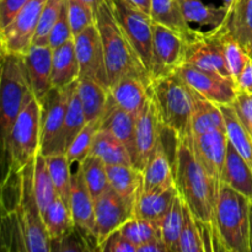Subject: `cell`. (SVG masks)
<instances>
[{"instance_id": "cell-41", "label": "cell", "mask_w": 252, "mask_h": 252, "mask_svg": "<svg viewBox=\"0 0 252 252\" xmlns=\"http://www.w3.org/2000/svg\"><path fill=\"white\" fill-rule=\"evenodd\" d=\"M221 46H223L224 57L230 71L231 79L235 81L240 76L241 71L245 68L246 63L251 58L250 54L245 51L243 46L234 38L226 29L225 24L221 25Z\"/></svg>"}, {"instance_id": "cell-44", "label": "cell", "mask_w": 252, "mask_h": 252, "mask_svg": "<svg viewBox=\"0 0 252 252\" xmlns=\"http://www.w3.org/2000/svg\"><path fill=\"white\" fill-rule=\"evenodd\" d=\"M184 228L180 235L176 252H204L198 221L184 204Z\"/></svg>"}, {"instance_id": "cell-20", "label": "cell", "mask_w": 252, "mask_h": 252, "mask_svg": "<svg viewBox=\"0 0 252 252\" xmlns=\"http://www.w3.org/2000/svg\"><path fill=\"white\" fill-rule=\"evenodd\" d=\"M69 208L73 216L74 224L76 228L85 231L89 235L94 236L95 230V207L94 198L84 181L83 174L78 167L71 175L70 198H69Z\"/></svg>"}, {"instance_id": "cell-3", "label": "cell", "mask_w": 252, "mask_h": 252, "mask_svg": "<svg viewBox=\"0 0 252 252\" xmlns=\"http://www.w3.org/2000/svg\"><path fill=\"white\" fill-rule=\"evenodd\" d=\"M150 88L165 129L170 130L176 139L192 135L191 118L196 93L176 71L152 80Z\"/></svg>"}, {"instance_id": "cell-35", "label": "cell", "mask_w": 252, "mask_h": 252, "mask_svg": "<svg viewBox=\"0 0 252 252\" xmlns=\"http://www.w3.org/2000/svg\"><path fill=\"white\" fill-rule=\"evenodd\" d=\"M32 189L34 198L41 213L56 199L57 192L47 166L46 158L38 154L33 160V172H32Z\"/></svg>"}, {"instance_id": "cell-62", "label": "cell", "mask_w": 252, "mask_h": 252, "mask_svg": "<svg viewBox=\"0 0 252 252\" xmlns=\"http://www.w3.org/2000/svg\"><path fill=\"white\" fill-rule=\"evenodd\" d=\"M97 252H100V251H98V246H97Z\"/></svg>"}, {"instance_id": "cell-56", "label": "cell", "mask_w": 252, "mask_h": 252, "mask_svg": "<svg viewBox=\"0 0 252 252\" xmlns=\"http://www.w3.org/2000/svg\"><path fill=\"white\" fill-rule=\"evenodd\" d=\"M132 5L142 10L143 12L149 15L150 14V6H152V0H128Z\"/></svg>"}, {"instance_id": "cell-40", "label": "cell", "mask_w": 252, "mask_h": 252, "mask_svg": "<svg viewBox=\"0 0 252 252\" xmlns=\"http://www.w3.org/2000/svg\"><path fill=\"white\" fill-rule=\"evenodd\" d=\"M48 166L49 174H51L52 181H53L54 189H56L57 196L63 199L69 206V198H70V185H71V172L68 158L65 154H56L44 157Z\"/></svg>"}, {"instance_id": "cell-33", "label": "cell", "mask_w": 252, "mask_h": 252, "mask_svg": "<svg viewBox=\"0 0 252 252\" xmlns=\"http://www.w3.org/2000/svg\"><path fill=\"white\" fill-rule=\"evenodd\" d=\"M220 108L225 121V129L229 142L233 144L239 155L245 160L246 164L252 170V135L241 125L231 105L220 106Z\"/></svg>"}, {"instance_id": "cell-60", "label": "cell", "mask_w": 252, "mask_h": 252, "mask_svg": "<svg viewBox=\"0 0 252 252\" xmlns=\"http://www.w3.org/2000/svg\"><path fill=\"white\" fill-rule=\"evenodd\" d=\"M1 61H2V52L0 51V70H1Z\"/></svg>"}, {"instance_id": "cell-23", "label": "cell", "mask_w": 252, "mask_h": 252, "mask_svg": "<svg viewBox=\"0 0 252 252\" xmlns=\"http://www.w3.org/2000/svg\"><path fill=\"white\" fill-rule=\"evenodd\" d=\"M78 57L74 38L53 49L52 53V88L65 89L79 80Z\"/></svg>"}, {"instance_id": "cell-42", "label": "cell", "mask_w": 252, "mask_h": 252, "mask_svg": "<svg viewBox=\"0 0 252 252\" xmlns=\"http://www.w3.org/2000/svg\"><path fill=\"white\" fill-rule=\"evenodd\" d=\"M52 252H97V243L94 236L75 226L63 238L52 240Z\"/></svg>"}, {"instance_id": "cell-7", "label": "cell", "mask_w": 252, "mask_h": 252, "mask_svg": "<svg viewBox=\"0 0 252 252\" xmlns=\"http://www.w3.org/2000/svg\"><path fill=\"white\" fill-rule=\"evenodd\" d=\"M33 161L17 174L19 191L15 204L27 252H52V239L44 226L32 189Z\"/></svg>"}, {"instance_id": "cell-10", "label": "cell", "mask_w": 252, "mask_h": 252, "mask_svg": "<svg viewBox=\"0 0 252 252\" xmlns=\"http://www.w3.org/2000/svg\"><path fill=\"white\" fill-rule=\"evenodd\" d=\"M181 64L218 73L231 79L221 46V26L207 32L197 31L193 37L185 41Z\"/></svg>"}, {"instance_id": "cell-46", "label": "cell", "mask_w": 252, "mask_h": 252, "mask_svg": "<svg viewBox=\"0 0 252 252\" xmlns=\"http://www.w3.org/2000/svg\"><path fill=\"white\" fill-rule=\"evenodd\" d=\"M68 17L74 36L96 24L95 11L81 0H66Z\"/></svg>"}, {"instance_id": "cell-50", "label": "cell", "mask_w": 252, "mask_h": 252, "mask_svg": "<svg viewBox=\"0 0 252 252\" xmlns=\"http://www.w3.org/2000/svg\"><path fill=\"white\" fill-rule=\"evenodd\" d=\"M201 230L202 240H203L204 252H231L228 246L221 240L220 235L217 231L213 223H201L198 221Z\"/></svg>"}, {"instance_id": "cell-13", "label": "cell", "mask_w": 252, "mask_h": 252, "mask_svg": "<svg viewBox=\"0 0 252 252\" xmlns=\"http://www.w3.org/2000/svg\"><path fill=\"white\" fill-rule=\"evenodd\" d=\"M74 46L80 68L79 79H90L110 89L102 42L96 24L74 36Z\"/></svg>"}, {"instance_id": "cell-24", "label": "cell", "mask_w": 252, "mask_h": 252, "mask_svg": "<svg viewBox=\"0 0 252 252\" xmlns=\"http://www.w3.org/2000/svg\"><path fill=\"white\" fill-rule=\"evenodd\" d=\"M110 187L134 209L135 199L143 189V172L134 165H108Z\"/></svg>"}, {"instance_id": "cell-5", "label": "cell", "mask_w": 252, "mask_h": 252, "mask_svg": "<svg viewBox=\"0 0 252 252\" xmlns=\"http://www.w3.org/2000/svg\"><path fill=\"white\" fill-rule=\"evenodd\" d=\"M33 97L22 56L2 54L0 70V137L4 145L17 115Z\"/></svg>"}, {"instance_id": "cell-16", "label": "cell", "mask_w": 252, "mask_h": 252, "mask_svg": "<svg viewBox=\"0 0 252 252\" xmlns=\"http://www.w3.org/2000/svg\"><path fill=\"white\" fill-rule=\"evenodd\" d=\"M95 207V238L97 246L111 234L117 231L134 214V209L112 189H108L94 201Z\"/></svg>"}, {"instance_id": "cell-43", "label": "cell", "mask_w": 252, "mask_h": 252, "mask_svg": "<svg viewBox=\"0 0 252 252\" xmlns=\"http://www.w3.org/2000/svg\"><path fill=\"white\" fill-rule=\"evenodd\" d=\"M98 129H100V122L86 123L85 127L74 138V140L66 149L65 155L68 158L69 164L73 165L74 162L80 164L90 155L94 138H95V134Z\"/></svg>"}, {"instance_id": "cell-18", "label": "cell", "mask_w": 252, "mask_h": 252, "mask_svg": "<svg viewBox=\"0 0 252 252\" xmlns=\"http://www.w3.org/2000/svg\"><path fill=\"white\" fill-rule=\"evenodd\" d=\"M52 53L53 49L48 44H32L22 56L32 93L38 101L43 100L52 89Z\"/></svg>"}, {"instance_id": "cell-52", "label": "cell", "mask_w": 252, "mask_h": 252, "mask_svg": "<svg viewBox=\"0 0 252 252\" xmlns=\"http://www.w3.org/2000/svg\"><path fill=\"white\" fill-rule=\"evenodd\" d=\"M30 0H0V31L14 20Z\"/></svg>"}, {"instance_id": "cell-36", "label": "cell", "mask_w": 252, "mask_h": 252, "mask_svg": "<svg viewBox=\"0 0 252 252\" xmlns=\"http://www.w3.org/2000/svg\"><path fill=\"white\" fill-rule=\"evenodd\" d=\"M184 202L177 193L170 209L159 223L160 238L170 252H176L180 235L184 228Z\"/></svg>"}, {"instance_id": "cell-17", "label": "cell", "mask_w": 252, "mask_h": 252, "mask_svg": "<svg viewBox=\"0 0 252 252\" xmlns=\"http://www.w3.org/2000/svg\"><path fill=\"white\" fill-rule=\"evenodd\" d=\"M228 145L229 139L226 132L216 130L206 134L192 135V149L197 160L219 187L223 185Z\"/></svg>"}, {"instance_id": "cell-48", "label": "cell", "mask_w": 252, "mask_h": 252, "mask_svg": "<svg viewBox=\"0 0 252 252\" xmlns=\"http://www.w3.org/2000/svg\"><path fill=\"white\" fill-rule=\"evenodd\" d=\"M6 243L7 252H27L24 235H22L21 226H20V221L19 218H17L15 207L12 209H10L9 214H7Z\"/></svg>"}, {"instance_id": "cell-11", "label": "cell", "mask_w": 252, "mask_h": 252, "mask_svg": "<svg viewBox=\"0 0 252 252\" xmlns=\"http://www.w3.org/2000/svg\"><path fill=\"white\" fill-rule=\"evenodd\" d=\"M46 1L30 0L14 20L0 31V48L2 54L24 56L29 51Z\"/></svg>"}, {"instance_id": "cell-26", "label": "cell", "mask_w": 252, "mask_h": 252, "mask_svg": "<svg viewBox=\"0 0 252 252\" xmlns=\"http://www.w3.org/2000/svg\"><path fill=\"white\" fill-rule=\"evenodd\" d=\"M150 19L154 24L169 27L184 37L185 41L194 36L197 30L189 27L180 7L179 0H152Z\"/></svg>"}, {"instance_id": "cell-37", "label": "cell", "mask_w": 252, "mask_h": 252, "mask_svg": "<svg viewBox=\"0 0 252 252\" xmlns=\"http://www.w3.org/2000/svg\"><path fill=\"white\" fill-rule=\"evenodd\" d=\"M79 169L83 174L84 181H85L94 201L110 189L106 165L97 157L89 155L84 161L79 164Z\"/></svg>"}, {"instance_id": "cell-28", "label": "cell", "mask_w": 252, "mask_h": 252, "mask_svg": "<svg viewBox=\"0 0 252 252\" xmlns=\"http://www.w3.org/2000/svg\"><path fill=\"white\" fill-rule=\"evenodd\" d=\"M76 90L86 122H100L107 106L108 89L90 79H79Z\"/></svg>"}, {"instance_id": "cell-54", "label": "cell", "mask_w": 252, "mask_h": 252, "mask_svg": "<svg viewBox=\"0 0 252 252\" xmlns=\"http://www.w3.org/2000/svg\"><path fill=\"white\" fill-rule=\"evenodd\" d=\"M10 209H6L0 202V252H7L6 221Z\"/></svg>"}, {"instance_id": "cell-27", "label": "cell", "mask_w": 252, "mask_h": 252, "mask_svg": "<svg viewBox=\"0 0 252 252\" xmlns=\"http://www.w3.org/2000/svg\"><path fill=\"white\" fill-rule=\"evenodd\" d=\"M223 184L228 185L252 202V170L230 142L226 153Z\"/></svg>"}, {"instance_id": "cell-32", "label": "cell", "mask_w": 252, "mask_h": 252, "mask_svg": "<svg viewBox=\"0 0 252 252\" xmlns=\"http://www.w3.org/2000/svg\"><path fill=\"white\" fill-rule=\"evenodd\" d=\"M179 4L189 24H198L216 29L221 26L228 19L229 10L225 6L217 7L204 4L202 0H179Z\"/></svg>"}, {"instance_id": "cell-57", "label": "cell", "mask_w": 252, "mask_h": 252, "mask_svg": "<svg viewBox=\"0 0 252 252\" xmlns=\"http://www.w3.org/2000/svg\"><path fill=\"white\" fill-rule=\"evenodd\" d=\"M81 1L85 2L86 5H89V6H90L91 9H93L94 11H95V15H96L97 10L100 9V7L102 6V5L105 4V2L107 1V0H81Z\"/></svg>"}, {"instance_id": "cell-6", "label": "cell", "mask_w": 252, "mask_h": 252, "mask_svg": "<svg viewBox=\"0 0 252 252\" xmlns=\"http://www.w3.org/2000/svg\"><path fill=\"white\" fill-rule=\"evenodd\" d=\"M41 148V103L36 97L25 105L12 123L4 149L10 159V167L19 174L39 154Z\"/></svg>"}, {"instance_id": "cell-2", "label": "cell", "mask_w": 252, "mask_h": 252, "mask_svg": "<svg viewBox=\"0 0 252 252\" xmlns=\"http://www.w3.org/2000/svg\"><path fill=\"white\" fill-rule=\"evenodd\" d=\"M110 86L125 76H137L152 84L149 73L116 20L110 0L96 12Z\"/></svg>"}, {"instance_id": "cell-22", "label": "cell", "mask_w": 252, "mask_h": 252, "mask_svg": "<svg viewBox=\"0 0 252 252\" xmlns=\"http://www.w3.org/2000/svg\"><path fill=\"white\" fill-rule=\"evenodd\" d=\"M143 172V191L152 192L171 189L175 186V175L172 161L165 149L164 142L159 143L157 149L148 160Z\"/></svg>"}, {"instance_id": "cell-38", "label": "cell", "mask_w": 252, "mask_h": 252, "mask_svg": "<svg viewBox=\"0 0 252 252\" xmlns=\"http://www.w3.org/2000/svg\"><path fill=\"white\" fill-rule=\"evenodd\" d=\"M78 81L70 85V94H69L68 106H66L65 120H64V130H63V139L65 152L70 143L73 142L74 138L81 132L86 126V118L84 115L83 106H81L80 98H79L78 90H76Z\"/></svg>"}, {"instance_id": "cell-63", "label": "cell", "mask_w": 252, "mask_h": 252, "mask_svg": "<svg viewBox=\"0 0 252 252\" xmlns=\"http://www.w3.org/2000/svg\"><path fill=\"white\" fill-rule=\"evenodd\" d=\"M0 51H1V48H0Z\"/></svg>"}, {"instance_id": "cell-61", "label": "cell", "mask_w": 252, "mask_h": 252, "mask_svg": "<svg viewBox=\"0 0 252 252\" xmlns=\"http://www.w3.org/2000/svg\"><path fill=\"white\" fill-rule=\"evenodd\" d=\"M250 208H251V211H252V202L250 203Z\"/></svg>"}, {"instance_id": "cell-59", "label": "cell", "mask_w": 252, "mask_h": 252, "mask_svg": "<svg viewBox=\"0 0 252 252\" xmlns=\"http://www.w3.org/2000/svg\"><path fill=\"white\" fill-rule=\"evenodd\" d=\"M250 252H252V211L250 208Z\"/></svg>"}, {"instance_id": "cell-39", "label": "cell", "mask_w": 252, "mask_h": 252, "mask_svg": "<svg viewBox=\"0 0 252 252\" xmlns=\"http://www.w3.org/2000/svg\"><path fill=\"white\" fill-rule=\"evenodd\" d=\"M117 231L137 248L161 239L159 224L138 217H132L128 219Z\"/></svg>"}, {"instance_id": "cell-47", "label": "cell", "mask_w": 252, "mask_h": 252, "mask_svg": "<svg viewBox=\"0 0 252 252\" xmlns=\"http://www.w3.org/2000/svg\"><path fill=\"white\" fill-rule=\"evenodd\" d=\"M74 38L73 31H71L70 22H69L68 17V5L64 4L63 9H62L61 15H59L58 20L56 21V24L52 27L51 32H49L48 36V46L52 49L58 48L62 44L66 43L68 41Z\"/></svg>"}, {"instance_id": "cell-8", "label": "cell", "mask_w": 252, "mask_h": 252, "mask_svg": "<svg viewBox=\"0 0 252 252\" xmlns=\"http://www.w3.org/2000/svg\"><path fill=\"white\" fill-rule=\"evenodd\" d=\"M70 85L65 89L52 88L41 103V148L43 157L65 154L63 130Z\"/></svg>"}, {"instance_id": "cell-1", "label": "cell", "mask_w": 252, "mask_h": 252, "mask_svg": "<svg viewBox=\"0 0 252 252\" xmlns=\"http://www.w3.org/2000/svg\"><path fill=\"white\" fill-rule=\"evenodd\" d=\"M175 186L185 206L197 221L213 223L219 186L197 160L192 149V135L175 138Z\"/></svg>"}, {"instance_id": "cell-51", "label": "cell", "mask_w": 252, "mask_h": 252, "mask_svg": "<svg viewBox=\"0 0 252 252\" xmlns=\"http://www.w3.org/2000/svg\"><path fill=\"white\" fill-rule=\"evenodd\" d=\"M100 252H137V246L123 238L118 231L111 234L101 245H98Z\"/></svg>"}, {"instance_id": "cell-58", "label": "cell", "mask_w": 252, "mask_h": 252, "mask_svg": "<svg viewBox=\"0 0 252 252\" xmlns=\"http://www.w3.org/2000/svg\"><path fill=\"white\" fill-rule=\"evenodd\" d=\"M236 0H223V6H225L226 9L230 11L231 9H233V6L235 5Z\"/></svg>"}, {"instance_id": "cell-19", "label": "cell", "mask_w": 252, "mask_h": 252, "mask_svg": "<svg viewBox=\"0 0 252 252\" xmlns=\"http://www.w3.org/2000/svg\"><path fill=\"white\" fill-rule=\"evenodd\" d=\"M108 95L118 107L137 118L152 96V88L137 76H125L110 86Z\"/></svg>"}, {"instance_id": "cell-25", "label": "cell", "mask_w": 252, "mask_h": 252, "mask_svg": "<svg viewBox=\"0 0 252 252\" xmlns=\"http://www.w3.org/2000/svg\"><path fill=\"white\" fill-rule=\"evenodd\" d=\"M177 196L176 187L159 189V191H140L134 203L133 217L147 219V220L160 223L165 214L171 207L175 197Z\"/></svg>"}, {"instance_id": "cell-49", "label": "cell", "mask_w": 252, "mask_h": 252, "mask_svg": "<svg viewBox=\"0 0 252 252\" xmlns=\"http://www.w3.org/2000/svg\"><path fill=\"white\" fill-rule=\"evenodd\" d=\"M231 107L235 111L239 121L245 129L252 135V95L251 94L238 91Z\"/></svg>"}, {"instance_id": "cell-15", "label": "cell", "mask_w": 252, "mask_h": 252, "mask_svg": "<svg viewBox=\"0 0 252 252\" xmlns=\"http://www.w3.org/2000/svg\"><path fill=\"white\" fill-rule=\"evenodd\" d=\"M162 126L154 95L149 97L142 112L135 118L134 166L142 171L162 139Z\"/></svg>"}, {"instance_id": "cell-53", "label": "cell", "mask_w": 252, "mask_h": 252, "mask_svg": "<svg viewBox=\"0 0 252 252\" xmlns=\"http://www.w3.org/2000/svg\"><path fill=\"white\" fill-rule=\"evenodd\" d=\"M236 88L238 91H244L252 95V57L249 59L245 68L236 80Z\"/></svg>"}, {"instance_id": "cell-29", "label": "cell", "mask_w": 252, "mask_h": 252, "mask_svg": "<svg viewBox=\"0 0 252 252\" xmlns=\"http://www.w3.org/2000/svg\"><path fill=\"white\" fill-rule=\"evenodd\" d=\"M216 130L226 132L225 121L220 106L197 95L191 118L192 135L206 134Z\"/></svg>"}, {"instance_id": "cell-4", "label": "cell", "mask_w": 252, "mask_h": 252, "mask_svg": "<svg viewBox=\"0 0 252 252\" xmlns=\"http://www.w3.org/2000/svg\"><path fill=\"white\" fill-rule=\"evenodd\" d=\"M250 203L228 185L219 187L213 224L231 252H250Z\"/></svg>"}, {"instance_id": "cell-14", "label": "cell", "mask_w": 252, "mask_h": 252, "mask_svg": "<svg viewBox=\"0 0 252 252\" xmlns=\"http://www.w3.org/2000/svg\"><path fill=\"white\" fill-rule=\"evenodd\" d=\"M184 48L185 39L177 32L162 25H153L150 79L154 80L176 71L182 63Z\"/></svg>"}, {"instance_id": "cell-21", "label": "cell", "mask_w": 252, "mask_h": 252, "mask_svg": "<svg viewBox=\"0 0 252 252\" xmlns=\"http://www.w3.org/2000/svg\"><path fill=\"white\" fill-rule=\"evenodd\" d=\"M100 129L106 130L123 143L129 152L133 165L135 160V117L118 107L108 95L107 106L100 120Z\"/></svg>"}, {"instance_id": "cell-55", "label": "cell", "mask_w": 252, "mask_h": 252, "mask_svg": "<svg viewBox=\"0 0 252 252\" xmlns=\"http://www.w3.org/2000/svg\"><path fill=\"white\" fill-rule=\"evenodd\" d=\"M137 252H170L169 249L166 248L164 243H162L161 239H158V240L152 241V243H148L145 245L139 246L137 248Z\"/></svg>"}, {"instance_id": "cell-30", "label": "cell", "mask_w": 252, "mask_h": 252, "mask_svg": "<svg viewBox=\"0 0 252 252\" xmlns=\"http://www.w3.org/2000/svg\"><path fill=\"white\" fill-rule=\"evenodd\" d=\"M224 24L231 36L252 57V0H236Z\"/></svg>"}, {"instance_id": "cell-9", "label": "cell", "mask_w": 252, "mask_h": 252, "mask_svg": "<svg viewBox=\"0 0 252 252\" xmlns=\"http://www.w3.org/2000/svg\"><path fill=\"white\" fill-rule=\"evenodd\" d=\"M116 20L139 56L150 76L153 49V21L150 16L128 0H110Z\"/></svg>"}, {"instance_id": "cell-12", "label": "cell", "mask_w": 252, "mask_h": 252, "mask_svg": "<svg viewBox=\"0 0 252 252\" xmlns=\"http://www.w3.org/2000/svg\"><path fill=\"white\" fill-rule=\"evenodd\" d=\"M176 73L197 95L216 105H231L235 100L238 88L233 79L187 64H181Z\"/></svg>"}, {"instance_id": "cell-34", "label": "cell", "mask_w": 252, "mask_h": 252, "mask_svg": "<svg viewBox=\"0 0 252 252\" xmlns=\"http://www.w3.org/2000/svg\"><path fill=\"white\" fill-rule=\"evenodd\" d=\"M41 216L52 240L63 238L75 228L70 208L58 196Z\"/></svg>"}, {"instance_id": "cell-31", "label": "cell", "mask_w": 252, "mask_h": 252, "mask_svg": "<svg viewBox=\"0 0 252 252\" xmlns=\"http://www.w3.org/2000/svg\"><path fill=\"white\" fill-rule=\"evenodd\" d=\"M90 155L97 157L108 165H133L132 158L127 148L117 138L103 129H98L94 138Z\"/></svg>"}, {"instance_id": "cell-45", "label": "cell", "mask_w": 252, "mask_h": 252, "mask_svg": "<svg viewBox=\"0 0 252 252\" xmlns=\"http://www.w3.org/2000/svg\"><path fill=\"white\" fill-rule=\"evenodd\" d=\"M65 1L66 0H47L43 10H42L32 44H37V46H47L48 44L49 32L58 20Z\"/></svg>"}]
</instances>
